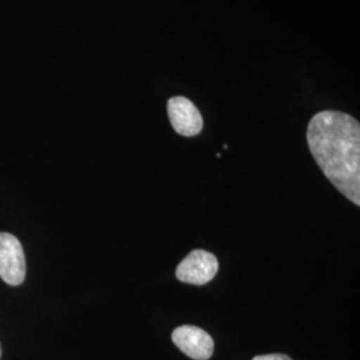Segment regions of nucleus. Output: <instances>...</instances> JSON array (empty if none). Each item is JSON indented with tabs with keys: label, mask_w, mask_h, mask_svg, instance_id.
<instances>
[{
	"label": "nucleus",
	"mask_w": 360,
	"mask_h": 360,
	"mask_svg": "<svg viewBox=\"0 0 360 360\" xmlns=\"http://www.w3.org/2000/svg\"><path fill=\"white\" fill-rule=\"evenodd\" d=\"M0 278L10 285H19L26 278V257L16 236L0 232Z\"/></svg>",
	"instance_id": "2"
},
{
	"label": "nucleus",
	"mask_w": 360,
	"mask_h": 360,
	"mask_svg": "<svg viewBox=\"0 0 360 360\" xmlns=\"http://www.w3.org/2000/svg\"><path fill=\"white\" fill-rule=\"evenodd\" d=\"M172 342L184 355L195 360L210 359L214 354V339L195 326H181L174 330Z\"/></svg>",
	"instance_id": "5"
},
{
	"label": "nucleus",
	"mask_w": 360,
	"mask_h": 360,
	"mask_svg": "<svg viewBox=\"0 0 360 360\" xmlns=\"http://www.w3.org/2000/svg\"><path fill=\"white\" fill-rule=\"evenodd\" d=\"M307 142L326 178L360 206L359 122L340 111L318 112L309 120Z\"/></svg>",
	"instance_id": "1"
},
{
	"label": "nucleus",
	"mask_w": 360,
	"mask_h": 360,
	"mask_svg": "<svg viewBox=\"0 0 360 360\" xmlns=\"http://www.w3.org/2000/svg\"><path fill=\"white\" fill-rule=\"evenodd\" d=\"M252 360H292L284 354H270V355H259Z\"/></svg>",
	"instance_id": "6"
},
{
	"label": "nucleus",
	"mask_w": 360,
	"mask_h": 360,
	"mask_svg": "<svg viewBox=\"0 0 360 360\" xmlns=\"http://www.w3.org/2000/svg\"><path fill=\"white\" fill-rule=\"evenodd\" d=\"M167 112L171 126L181 136L191 138L203 129L202 114L188 98H171L167 103Z\"/></svg>",
	"instance_id": "4"
},
{
	"label": "nucleus",
	"mask_w": 360,
	"mask_h": 360,
	"mask_svg": "<svg viewBox=\"0 0 360 360\" xmlns=\"http://www.w3.org/2000/svg\"><path fill=\"white\" fill-rule=\"evenodd\" d=\"M218 259L205 250H195L183 259L176 269V278L183 283L203 285L218 274Z\"/></svg>",
	"instance_id": "3"
},
{
	"label": "nucleus",
	"mask_w": 360,
	"mask_h": 360,
	"mask_svg": "<svg viewBox=\"0 0 360 360\" xmlns=\"http://www.w3.org/2000/svg\"><path fill=\"white\" fill-rule=\"evenodd\" d=\"M0 358H1V346H0Z\"/></svg>",
	"instance_id": "7"
}]
</instances>
